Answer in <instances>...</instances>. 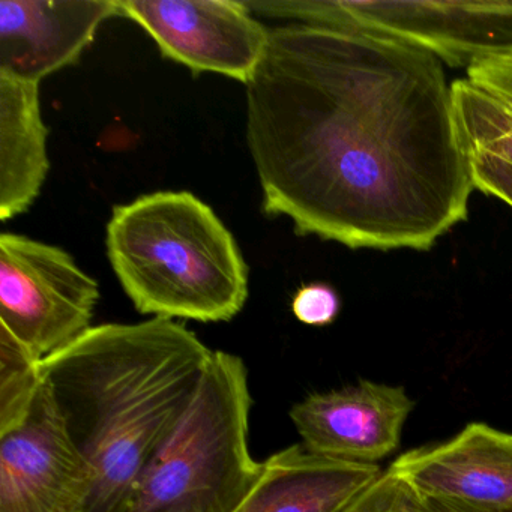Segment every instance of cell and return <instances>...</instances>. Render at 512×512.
<instances>
[{"label":"cell","mask_w":512,"mask_h":512,"mask_svg":"<svg viewBox=\"0 0 512 512\" xmlns=\"http://www.w3.org/2000/svg\"><path fill=\"white\" fill-rule=\"evenodd\" d=\"M443 65L380 32L271 29L247 85L263 212L353 250L433 248L475 191Z\"/></svg>","instance_id":"1"},{"label":"cell","mask_w":512,"mask_h":512,"mask_svg":"<svg viewBox=\"0 0 512 512\" xmlns=\"http://www.w3.org/2000/svg\"><path fill=\"white\" fill-rule=\"evenodd\" d=\"M175 320L106 323L43 359L68 431L89 464L83 512H127L140 476L197 394L212 358Z\"/></svg>","instance_id":"2"},{"label":"cell","mask_w":512,"mask_h":512,"mask_svg":"<svg viewBox=\"0 0 512 512\" xmlns=\"http://www.w3.org/2000/svg\"><path fill=\"white\" fill-rule=\"evenodd\" d=\"M107 256L139 313L227 322L248 298V269L232 232L188 191H157L113 208Z\"/></svg>","instance_id":"3"},{"label":"cell","mask_w":512,"mask_h":512,"mask_svg":"<svg viewBox=\"0 0 512 512\" xmlns=\"http://www.w3.org/2000/svg\"><path fill=\"white\" fill-rule=\"evenodd\" d=\"M247 367L217 350L175 430L140 476L127 512H233L260 473L248 445Z\"/></svg>","instance_id":"4"},{"label":"cell","mask_w":512,"mask_h":512,"mask_svg":"<svg viewBox=\"0 0 512 512\" xmlns=\"http://www.w3.org/2000/svg\"><path fill=\"white\" fill-rule=\"evenodd\" d=\"M251 13L304 25L380 32L424 47L451 67L512 59L511 2L248 0Z\"/></svg>","instance_id":"5"},{"label":"cell","mask_w":512,"mask_h":512,"mask_svg":"<svg viewBox=\"0 0 512 512\" xmlns=\"http://www.w3.org/2000/svg\"><path fill=\"white\" fill-rule=\"evenodd\" d=\"M100 287L73 257L28 236H0V326L40 359L92 328Z\"/></svg>","instance_id":"6"},{"label":"cell","mask_w":512,"mask_h":512,"mask_svg":"<svg viewBox=\"0 0 512 512\" xmlns=\"http://www.w3.org/2000/svg\"><path fill=\"white\" fill-rule=\"evenodd\" d=\"M164 58L194 73L250 83L268 49L269 31L244 0H118Z\"/></svg>","instance_id":"7"},{"label":"cell","mask_w":512,"mask_h":512,"mask_svg":"<svg viewBox=\"0 0 512 512\" xmlns=\"http://www.w3.org/2000/svg\"><path fill=\"white\" fill-rule=\"evenodd\" d=\"M92 475L41 383L22 419L0 431V512H83Z\"/></svg>","instance_id":"8"},{"label":"cell","mask_w":512,"mask_h":512,"mask_svg":"<svg viewBox=\"0 0 512 512\" xmlns=\"http://www.w3.org/2000/svg\"><path fill=\"white\" fill-rule=\"evenodd\" d=\"M413 407L401 386L359 380L308 395L289 416L310 451L334 460L376 464L400 445Z\"/></svg>","instance_id":"9"},{"label":"cell","mask_w":512,"mask_h":512,"mask_svg":"<svg viewBox=\"0 0 512 512\" xmlns=\"http://www.w3.org/2000/svg\"><path fill=\"white\" fill-rule=\"evenodd\" d=\"M386 472L419 499L512 508V434L472 422L448 442L404 452Z\"/></svg>","instance_id":"10"},{"label":"cell","mask_w":512,"mask_h":512,"mask_svg":"<svg viewBox=\"0 0 512 512\" xmlns=\"http://www.w3.org/2000/svg\"><path fill=\"white\" fill-rule=\"evenodd\" d=\"M118 0H2L0 73L40 83L79 61Z\"/></svg>","instance_id":"11"},{"label":"cell","mask_w":512,"mask_h":512,"mask_svg":"<svg viewBox=\"0 0 512 512\" xmlns=\"http://www.w3.org/2000/svg\"><path fill=\"white\" fill-rule=\"evenodd\" d=\"M380 473L377 464L323 457L302 443L289 446L262 461L233 512H346Z\"/></svg>","instance_id":"12"},{"label":"cell","mask_w":512,"mask_h":512,"mask_svg":"<svg viewBox=\"0 0 512 512\" xmlns=\"http://www.w3.org/2000/svg\"><path fill=\"white\" fill-rule=\"evenodd\" d=\"M40 83L0 73V220L23 214L50 170Z\"/></svg>","instance_id":"13"},{"label":"cell","mask_w":512,"mask_h":512,"mask_svg":"<svg viewBox=\"0 0 512 512\" xmlns=\"http://www.w3.org/2000/svg\"><path fill=\"white\" fill-rule=\"evenodd\" d=\"M455 115L467 151L512 164V104L469 79L452 83Z\"/></svg>","instance_id":"14"},{"label":"cell","mask_w":512,"mask_h":512,"mask_svg":"<svg viewBox=\"0 0 512 512\" xmlns=\"http://www.w3.org/2000/svg\"><path fill=\"white\" fill-rule=\"evenodd\" d=\"M43 359L0 326V431L25 416L40 391Z\"/></svg>","instance_id":"15"},{"label":"cell","mask_w":512,"mask_h":512,"mask_svg":"<svg viewBox=\"0 0 512 512\" xmlns=\"http://www.w3.org/2000/svg\"><path fill=\"white\" fill-rule=\"evenodd\" d=\"M341 301L334 287L325 283L302 286L293 296L292 311L304 325L328 326L337 319Z\"/></svg>","instance_id":"16"},{"label":"cell","mask_w":512,"mask_h":512,"mask_svg":"<svg viewBox=\"0 0 512 512\" xmlns=\"http://www.w3.org/2000/svg\"><path fill=\"white\" fill-rule=\"evenodd\" d=\"M376 482L398 512H497L496 509L454 500L419 499L403 482L388 472L380 473Z\"/></svg>","instance_id":"17"},{"label":"cell","mask_w":512,"mask_h":512,"mask_svg":"<svg viewBox=\"0 0 512 512\" xmlns=\"http://www.w3.org/2000/svg\"><path fill=\"white\" fill-rule=\"evenodd\" d=\"M469 157L475 190L512 208V164L482 152L469 151Z\"/></svg>","instance_id":"18"},{"label":"cell","mask_w":512,"mask_h":512,"mask_svg":"<svg viewBox=\"0 0 512 512\" xmlns=\"http://www.w3.org/2000/svg\"><path fill=\"white\" fill-rule=\"evenodd\" d=\"M466 71L470 82L512 104V59L479 62Z\"/></svg>","instance_id":"19"},{"label":"cell","mask_w":512,"mask_h":512,"mask_svg":"<svg viewBox=\"0 0 512 512\" xmlns=\"http://www.w3.org/2000/svg\"><path fill=\"white\" fill-rule=\"evenodd\" d=\"M497 512H512V508L496 509Z\"/></svg>","instance_id":"20"}]
</instances>
